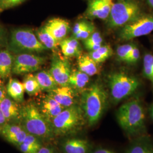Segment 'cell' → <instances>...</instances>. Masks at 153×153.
I'll return each instance as SVG.
<instances>
[{"instance_id":"obj_12","label":"cell","mask_w":153,"mask_h":153,"mask_svg":"<svg viewBox=\"0 0 153 153\" xmlns=\"http://www.w3.org/2000/svg\"><path fill=\"white\" fill-rule=\"evenodd\" d=\"M113 4V0H90L88 4L86 15L90 19L107 20Z\"/></svg>"},{"instance_id":"obj_27","label":"cell","mask_w":153,"mask_h":153,"mask_svg":"<svg viewBox=\"0 0 153 153\" xmlns=\"http://www.w3.org/2000/svg\"><path fill=\"white\" fill-rule=\"evenodd\" d=\"M23 86L25 91L30 96H35L42 91L35 74H27L23 79Z\"/></svg>"},{"instance_id":"obj_18","label":"cell","mask_w":153,"mask_h":153,"mask_svg":"<svg viewBox=\"0 0 153 153\" xmlns=\"http://www.w3.org/2000/svg\"><path fill=\"white\" fill-rule=\"evenodd\" d=\"M6 87L9 97L18 103L23 102L25 90L23 83L16 78H10Z\"/></svg>"},{"instance_id":"obj_32","label":"cell","mask_w":153,"mask_h":153,"mask_svg":"<svg viewBox=\"0 0 153 153\" xmlns=\"http://www.w3.org/2000/svg\"><path fill=\"white\" fill-rule=\"evenodd\" d=\"M26 0H0V13L19 5Z\"/></svg>"},{"instance_id":"obj_22","label":"cell","mask_w":153,"mask_h":153,"mask_svg":"<svg viewBox=\"0 0 153 153\" xmlns=\"http://www.w3.org/2000/svg\"><path fill=\"white\" fill-rule=\"evenodd\" d=\"M35 76L42 91H45L48 93L59 86L49 71H39Z\"/></svg>"},{"instance_id":"obj_36","label":"cell","mask_w":153,"mask_h":153,"mask_svg":"<svg viewBox=\"0 0 153 153\" xmlns=\"http://www.w3.org/2000/svg\"><path fill=\"white\" fill-rule=\"evenodd\" d=\"M90 23H91V22L85 21H82L76 22V23L74 25V26L73 29V36L76 35L77 33L81 31L83 29L87 27L88 26L90 25Z\"/></svg>"},{"instance_id":"obj_7","label":"cell","mask_w":153,"mask_h":153,"mask_svg":"<svg viewBox=\"0 0 153 153\" xmlns=\"http://www.w3.org/2000/svg\"><path fill=\"white\" fill-rule=\"evenodd\" d=\"M81 107L76 105L66 108L52 121L54 134L64 136L75 131L84 121Z\"/></svg>"},{"instance_id":"obj_3","label":"cell","mask_w":153,"mask_h":153,"mask_svg":"<svg viewBox=\"0 0 153 153\" xmlns=\"http://www.w3.org/2000/svg\"><path fill=\"white\" fill-rule=\"evenodd\" d=\"M108 94L103 86L95 83L82 94L81 108L89 126L96 124L104 113Z\"/></svg>"},{"instance_id":"obj_13","label":"cell","mask_w":153,"mask_h":153,"mask_svg":"<svg viewBox=\"0 0 153 153\" xmlns=\"http://www.w3.org/2000/svg\"><path fill=\"white\" fill-rule=\"evenodd\" d=\"M21 106L7 95L0 103V109L7 123L21 124Z\"/></svg>"},{"instance_id":"obj_8","label":"cell","mask_w":153,"mask_h":153,"mask_svg":"<svg viewBox=\"0 0 153 153\" xmlns=\"http://www.w3.org/2000/svg\"><path fill=\"white\" fill-rule=\"evenodd\" d=\"M153 31V14L142 15L124 27L121 28L119 38L122 41H128L145 36Z\"/></svg>"},{"instance_id":"obj_20","label":"cell","mask_w":153,"mask_h":153,"mask_svg":"<svg viewBox=\"0 0 153 153\" xmlns=\"http://www.w3.org/2000/svg\"><path fill=\"white\" fill-rule=\"evenodd\" d=\"M63 55L66 57L79 56L81 55V46L78 40L74 37L65 38L59 43Z\"/></svg>"},{"instance_id":"obj_31","label":"cell","mask_w":153,"mask_h":153,"mask_svg":"<svg viewBox=\"0 0 153 153\" xmlns=\"http://www.w3.org/2000/svg\"><path fill=\"white\" fill-rule=\"evenodd\" d=\"M134 45L132 44H126L119 46L116 49V55L118 60L123 62H127Z\"/></svg>"},{"instance_id":"obj_40","label":"cell","mask_w":153,"mask_h":153,"mask_svg":"<svg viewBox=\"0 0 153 153\" xmlns=\"http://www.w3.org/2000/svg\"><path fill=\"white\" fill-rule=\"evenodd\" d=\"M6 123H7V121L6 120L5 117L3 115L1 110L0 109V126H2L3 124H5Z\"/></svg>"},{"instance_id":"obj_41","label":"cell","mask_w":153,"mask_h":153,"mask_svg":"<svg viewBox=\"0 0 153 153\" xmlns=\"http://www.w3.org/2000/svg\"><path fill=\"white\" fill-rule=\"evenodd\" d=\"M148 5L153 8V0H146Z\"/></svg>"},{"instance_id":"obj_29","label":"cell","mask_w":153,"mask_h":153,"mask_svg":"<svg viewBox=\"0 0 153 153\" xmlns=\"http://www.w3.org/2000/svg\"><path fill=\"white\" fill-rule=\"evenodd\" d=\"M143 74L151 82L153 87V55L146 53L143 59Z\"/></svg>"},{"instance_id":"obj_30","label":"cell","mask_w":153,"mask_h":153,"mask_svg":"<svg viewBox=\"0 0 153 153\" xmlns=\"http://www.w3.org/2000/svg\"><path fill=\"white\" fill-rule=\"evenodd\" d=\"M103 38L100 33L95 31L88 38L84 40V45L85 48L90 51H94L99 49L102 46Z\"/></svg>"},{"instance_id":"obj_33","label":"cell","mask_w":153,"mask_h":153,"mask_svg":"<svg viewBox=\"0 0 153 153\" xmlns=\"http://www.w3.org/2000/svg\"><path fill=\"white\" fill-rule=\"evenodd\" d=\"M95 31V27L92 23L90 24L87 27L83 29L81 31L77 33L76 35L73 36L77 40H85L93 33Z\"/></svg>"},{"instance_id":"obj_1","label":"cell","mask_w":153,"mask_h":153,"mask_svg":"<svg viewBox=\"0 0 153 153\" xmlns=\"http://www.w3.org/2000/svg\"><path fill=\"white\" fill-rule=\"evenodd\" d=\"M116 119L122 129L129 135H139L146 131L145 112L138 99L122 104L116 112Z\"/></svg>"},{"instance_id":"obj_39","label":"cell","mask_w":153,"mask_h":153,"mask_svg":"<svg viewBox=\"0 0 153 153\" xmlns=\"http://www.w3.org/2000/svg\"><path fill=\"white\" fill-rule=\"evenodd\" d=\"M93 153H115L111 150H109L106 149H99L95 151H94Z\"/></svg>"},{"instance_id":"obj_24","label":"cell","mask_w":153,"mask_h":153,"mask_svg":"<svg viewBox=\"0 0 153 153\" xmlns=\"http://www.w3.org/2000/svg\"><path fill=\"white\" fill-rule=\"evenodd\" d=\"M36 36L39 40L47 49H55L57 48L59 43L44 27L40 28L36 31Z\"/></svg>"},{"instance_id":"obj_43","label":"cell","mask_w":153,"mask_h":153,"mask_svg":"<svg viewBox=\"0 0 153 153\" xmlns=\"http://www.w3.org/2000/svg\"><path fill=\"white\" fill-rule=\"evenodd\" d=\"M119 1H121V0H119Z\"/></svg>"},{"instance_id":"obj_35","label":"cell","mask_w":153,"mask_h":153,"mask_svg":"<svg viewBox=\"0 0 153 153\" xmlns=\"http://www.w3.org/2000/svg\"><path fill=\"white\" fill-rule=\"evenodd\" d=\"M140 58V51L137 46L134 45L129 54L127 62L131 64H136L138 62V61L139 60Z\"/></svg>"},{"instance_id":"obj_25","label":"cell","mask_w":153,"mask_h":153,"mask_svg":"<svg viewBox=\"0 0 153 153\" xmlns=\"http://www.w3.org/2000/svg\"><path fill=\"white\" fill-rule=\"evenodd\" d=\"M127 153H153V144L147 138H140L129 147Z\"/></svg>"},{"instance_id":"obj_26","label":"cell","mask_w":153,"mask_h":153,"mask_svg":"<svg viewBox=\"0 0 153 153\" xmlns=\"http://www.w3.org/2000/svg\"><path fill=\"white\" fill-rule=\"evenodd\" d=\"M89 76L86 73L80 71L71 72L69 79V85L76 89H83L89 82Z\"/></svg>"},{"instance_id":"obj_21","label":"cell","mask_w":153,"mask_h":153,"mask_svg":"<svg viewBox=\"0 0 153 153\" xmlns=\"http://www.w3.org/2000/svg\"><path fill=\"white\" fill-rule=\"evenodd\" d=\"M97 64L89 54H81L78 56V65L79 71L86 73L88 76H93L98 73Z\"/></svg>"},{"instance_id":"obj_28","label":"cell","mask_w":153,"mask_h":153,"mask_svg":"<svg viewBox=\"0 0 153 153\" xmlns=\"http://www.w3.org/2000/svg\"><path fill=\"white\" fill-rule=\"evenodd\" d=\"M93 60L97 64L103 62L108 59L113 54L111 47L108 45H102L99 49L94 51H90L88 53Z\"/></svg>"},{"instance_id":"obj_42","label":"cell","mask_w":153,"mask_h":153,"mask_svg":"<svg viewBox=\"0 0 153 153\" xmlns=\"http://www.w3.org/2000/svg\"><path fill=\"white\" fill-rule=\"evenodd\" d=\"M150 116H151V117H152V119H153V104L152 105V107H150Z\"/></svg>"},{"instance_id":"obj_2","label":"cell","mask_w":153,"mask_h":153,"mask_svg":"<svg viewBox=\"0 0 153 153\" xmlns=\"http://www.w3.org/2000/svg\"><path fill=\"white\" fill-rule=\"evenodd\" d=\"M21 125L28 133L39 139L48 140L54 135L51 123L33 102L21 106Z\"/></svg>"},{"instance_id":"obj_9","label":"cell","mask_w":153,"mask_h":153,"mask_svg":"<svg viewBox=\"0 0 153 153\" xmlns=\"http://www.w3.org/2000/svg\"><path fill=\"white\" fill-rule=\"evenodd\" d=\"M45 61L44 57L33 53L15 54L12 74L19 75L38 71Z\"/></svg>"},{"instance_id":"obj_14","label":"cell","mask_w":153,"mask_h":153,"mask_svg":"<svg viewBox=\"0 0 153 153\" xmlns=\"http://www.w3.org/2000/svg\"><path fill=\"white\" fill-rule=\"evenodd\" d=\"M47 31L60 43L65 38L70 30V24L65 19L60 18L51 19L44 26Z\"/></svg>"},{"instance_id":"obj_17","label":"cell","mask_w":153,"mask_h":153,"mask_svg":"<svg viewBox=\"0 0 153 153\" xmlns=\"http://www.w3.org/2000/svg\"><path fill=\"white\" fill-rule=\"evenodd\" d=\"M14 55L8 48L0 50V79H5L12 74Z\"/></svg>"},{"instance_id":"obj_5","label":"cell","mask_w":153,"mask_h":153,"mask_svg":"<svg viewBox=\"0 0 153 153\" xmlns=\"http://www.w3.org/2000/svg\"><path fill=\"white\" fill-rule=\"evenodd\" d=\"M7 48L14 54L41 53L47 49L31 30L23 28L11 31Z\"/></svg>"},{"instance_id":"obj_37","label":"cell","mask_w":153,"mask_h":153,"mask_svg":"<svg viewBox=\"0 0 153 153\" xmlns=\"http://www.w3.org/2000/svg\"><path fill=\"white\" fill-rule=\"evenodd\" d=\"M7 95L6 87L3 79H0V103Z\"/></svg>"},{"instance_id":"obj_15","label":"cell","mask_w":153,"mask_h":153,"mask_svg":"<svg viewBox=\"0 0 153 153\" xmlns=\"http://www.w3.org/2000/svg\"><path fill=\"white\" fill-rule=\"evenodd\" d=\"M48 94L65 108L74 105L75 93L69 85L58 86Z\"/></svg>"},{"instance_id":"obj_23","label":"cell","mask_w":153,"mask_h":153,"mask_svg":"<svg viewBox=\"0 0 153 153\" xmlns=\"http://www.w3.org/2000/svg\"><path fill=\"white\" fill-rule=\"evenodd\" d=\"M39 139L31 134H28L18 149L22 153H38L43 147Z\"/></svg>"},{"instance_id":"obj_34","label":"cell","mask_w":153,"mask_h":153,"mask_svg":"<svg viewBox=\"0 0 153 153\" xmlns=\"http://www.w3.org/2000/svg\"><path fill=\"white\" fill-rule=\"evenodd\" d=\"M9 38L5 28L0 25V50L7 48Z\"/></svg>"},{"instance_id":"obj_4","label":"cell","mask_w":153,"mask_h":153,"mask_svg":"<svg viewBox=\"0 0 153 153\" xmlns=\"http://www.w3.org/2000/svg\"><path fill=\"white\" fill-rule=\"evenodd\" d=\"M142 14L141 6L134 0H121L114 3L107 25L111 28H122Z\"/></svg>"},{"instance_id":"obj_6","label":"cell","mask_w":153,"mask_h":153,"mask_svg":"<svg viewBox=\"0 0 153 153\" xmlns=\"http://www.w3.org/2000/svg\"><path fill=\"white\" fill-rule=\"evenodd\" d=\"M107 81L111 98L115 103L131 95L140 86L137 78L122 71L110 74L108 76Z\"/></svg>"},{"instance_id":"obj_19","label":"cell","mask_w":153,"mask_h":153,"mask_svg":"<svg viewBox=\"0 0 153 153\" xmlns=\"http://www.w3.org/2000/svg\"><path fill=\"white\" fill-rule=\"evenodd\" d=\"M90 149L89 142L85 139H68L64 144L65 153H88Z\"/></svg>"},{"instance_id":"obj_16","label":"cell","mask_w":153,"mask_h":153,"mask_svg":"<svg viewBox=\"0 0 153 153\" xmlns=\"http://www.w3.org/2000/svg\"><path fill=\"white\" fill-rule=\"evenodd\" d=\"M40 111L45 117L51 123L55 117L65 109L49 94L42 99L40 105L39 107Z\"/></svg>"},{"instance_id":"obj_11","label":"cell","mask_w":153,"mask_h":153,"mask_svg":"<svg viewBox=\"0 0 153 153\" xmlns=\"http://www.w3.org/2000/svg\"><path fill=\"white\" fill-rule=\"evenodd\" d=\"M27 131L21 124L6 123L0 126V136L18 148L26 137Z\"/></svg>"},{"instance_id":"obj_38","label":"cell","mask_w":153,"mask_h":153,"mask_svg":"<svg viewBox=\"0 0 153 153\" xmlns=\"http://www.w3.org/2000/svg\"><path fill=\"white\" fill-rule=\"evenodd\" d=\"M38 153H55V152L52 148L42 147L40 149Z\"/></svg>"},{"instance_id":"obj_10","label":"cell","mask_w":153,"mask_h":153,"mask_svg":"<svg viewBox=\"0 0 153 153\" xmlns=\"http://www.w3.org/2000/svg\"><path fill=\"white\" fill-rule=\"evenodd\" d=\"M49 72L59 86L69 85V79L71 74L69 62L55 56L53 57Z\"/></svg>"}]
</instances>
